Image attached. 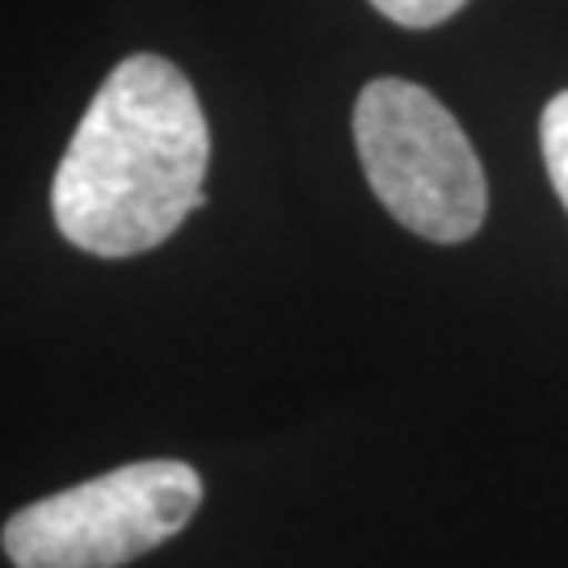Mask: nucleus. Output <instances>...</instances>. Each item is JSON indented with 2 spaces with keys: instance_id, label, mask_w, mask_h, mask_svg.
Listing matches in <instances>:
<instances>
[{
  "instance_id": "obj_1",
  "label": "nucleus",
  "mask_w": 568,
  "mask_h": 568,
  "mask_svg": "<svg viewBox=\"0 0 568 568\" xmlns=\"http://www.w3.org/2000/svg\"><path fill=\"white\" fill-rule=\"evenodd\" d=\"M211 131L178 63L126 55L93 93L51 182L63 241L93 257L164 244L206 203Z\"/></svg>"
},
{
  "instance_id": "obj_2",
  "label": "nucleus",
  "mask_w": 568,
  "mask_h": 568,
  "mask_svg": "<svg viewBox=\"0 0 568 568\" xmlns=\"http://www.w3.org/2000/svg\"><path fill=\"white\" fill-rule=\"evenodd\" d=\"M354 148L375 199L434 244L471 241L488 211V182L464 126L429 89L379 77L354 102Z\"/></svg>"
},
{
  "instance_id": "obj_3",
  "label": "nucleus",
  "mask_w": 568,
  "mask_h": 568,
  "mask_svg": "<svg viewBox=\"0 0 568 568\" xmlns=\"http://www.w3.org/2000/svg\"><path fill=\"white\" fill-rule=\"evenodd\" d=\"M199 506L194 467L143 459L21 506L0 544L13 568H122L190 527Z\"/></svg>"
},
{
  "instance_id": "obj_4",
  "label": "nucleus",
  "mask_w": 568,
  "mask_h": 568,
  "mask_svg": "<svg viewBox=\"0 0 568 568\" xmlns=\"http://www.w3.org/2000/svg\"><path fill=\"white\" fill-rule=\"evenodd\" d=\"M539 143H544V164H548V178L560 194V203L568 211V89L556 93L544 105V119H539Z\"/></svg>"
},
{
  "instance_id": "obj_5",
  "label": "nucleus",
  "mask_w": 568,
  "mask_h": 568,
  "mask_svg": "<svg viewBox=\"0 0 568 568\" xmlns=\"http://www.w3.org/2000/svg\"><path fill=\"white\" fill-rule=\"evenodd\" d=\"M371 4L405 30H429V26H443L447 18H455L467 0H371Z\"/></svg>"
}]
</instances>
